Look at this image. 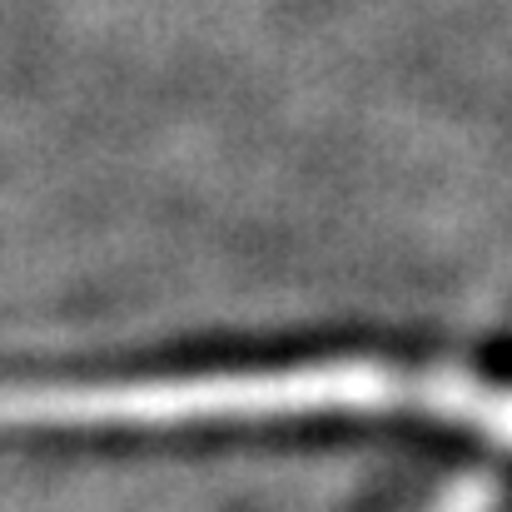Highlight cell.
<instances>
[{
    "label": "cell",
    "instance_id": "6da1fadb",
    "mask_svg": "<svg viewBox=\"0 0 512 512\" xmlns=\"http://www.w3.org/2000/svg\"><path fill=\"white\" fill-rule=\"evenodd\" d=\"M299 418H423L468 428L512 453V383L463 368L324 358L130 378H0V428L15 433H145Z\"/></svg>",
    "mask_w": 512,
    "mask_h": 512
}]
</instances>
